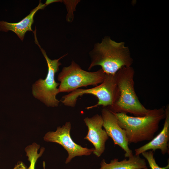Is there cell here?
I'll use <instances>...</instances> for the list:
<instances>
[{
  "mask_svg": "<svg viewBox=\"0 0 169 169\" xmlns=\"http://www.w3.org/2000/svg\"><path fill=\"white\" fill-rule=\"evenodd\" d=\"M113 113L120 126L125 130L129 143L151 141L158 131L160 122L165 117L163 107L150 110L148 114L142 116Z\"/></svg>",
  "mask_w": 169,
  "mask_h": 169,
  "instance_id": "7a4b0ae2",
  "label": "cell"
},
{
  "mask_svg": "<svg viewBox=\"0 0 169 169\" xmlns=\"http://www.w3.org/2000/svg\"><path fill=\"white\" fill-rule=\"evenodd\" d=\"M46 6L39 1L38 5L32 10L30 13L20 21L16 23H10L4 21H0V30L7 32L11 31L15 33L22 41L25 34L28 31H33L32 25L33 22V17L35 13L39 9H43Z\"/></svg>",
  "mask_w": 169,
  "mask_h": 169,
  "instance_id": "8fae6325",
  "label": "cell"
},
{
  "mask_svg": "<svg viewBox=\"0 0 169 169\" xmlns=\"http://www.w3.org/2000/svg\"><path fill=\"white\" fill-rule=\"evenodd\" d=\"M135 71L131 66L124 67L116 73L117 83L120 92L119 97L112 105L107 107L114 113H128L136 116H142L149 113L141 103L136 93L134 77Z\"/></svg>",
  "mask_w": 169,
  "mask_h": 169,
  "instance_id": "3957f363",
  "label": "cell"
},
{
  "mask_svg": "<svg viewBox=\"0 0 169 169\" xmlns=\"http://www.w3.org/2000/svg\"><path fill=\"white\" fill-rule=\"evenodd\" d=\"M89 54L91 62L88 70L100 66L106 74H115L123 67L131 66L133 62L124 42H116L109 36L104 37L100 43L95 44Z\"/></svg>",
  "mask_w": 169,
  "mask_h": 169,
  "instance_id": "6da1fadb",
  "label": "cell"
},
{
  "mask_svg": "<svg viewBox=\"0 0 169 169\" xmlns=\"http://www.w3.org/2000/svg\"><path fill=\"white\" fill-rule=\"evenodd\" d=\"M35 43L40 48L41 52L46 61L48 65V73L44 79H40L32 85V93L33 96L39 100L48 107H55L58 106L60 100L56 98L59 93L58 86L59 85L55 80V74L59 70V66L61 63L60 59L67 55L66 54L57 59L52 60L48 56L46 53L40 45L34 33Z\"/></svg>",
  "mask_w": 169,
  "mask_h": 169,
  "instance_id": "5b68a950",
  "label": "cell"
},
{
  "mask_svg": "<svg viewBox=\"0 0 169 169\" xmlns=\"http://www.w3.org/2000/svg\"><path fill=\"white\" fill-rule=\"evenodd\" d=\"M84 94L93 95L98 99L96 104L85 108L87 110L100 105L103 107L112 105L118 100L120 95L115 74H106L104 81L100 84L91 88L75 90L62 96L60 101L65 106L74 107L79 97Z\"/></svg>",
  "mask_w": 169,
  "mask_h": 169,
  "instance_id": "277c9868",
  "label": "cell"
},
{
  "mask_svg": "<svg viewBox=\"0 0 169 169\" xmlns=\"http://www.w3.org/2000/svg\"><path fill=\"white\" fill-rule=\"evenodd\" d=\"M71 128L70 122H67L62 127H58L55 131L47 133L44 137L45 141L57 143L67 151L68 156L65 162L66 164L70 162L75 156L90 155L94 150V148L83 147L74 141L70 135Z\"/></svg>",
  "mask_w": 169,
  "mask_h": 169,
  "instance_id": "52a82bcc",
  "label": "cell"
},
{
  "mask_svg": "<svg viewBox=\"0 0 169 169\" xmlns=\"http://www.w3.org/2000/svg\"><path fill=\"white\" fill-rule=\"evenodd\" d=\"M60 1H61V0H47L45 2V3H44L45 5L46 6L48 5L51 3L55 2H60Z\"/></svg>",
  "mask_w": 169,
  "mask_h": 169,
  "instance_id": "2e32d148",
  "label": "cell"
},
{
  "mask_svg": "<svg viewBox=\"0 0 169 169\" xmlns=\"http://www.w3.org/2000/svg\"><path fill=\"white\" fill-rule=\"evenodd\" d=\"M99 169H101V168H99Z\"/></svg>",
  "mask_w": 169,
  "mask_h": 169,
  "instance_id": "e0dca14e",
  "label": "cell"
},
{
  "mask_svg": "<svg viewBox=\"0 0 169 169\" xmlns=\"http://www.w3.org/2000/svg\"><path fill=\"white\" fill-rule=\"evenodd\" d=\"M147 160L151 169H168L169 168V163L166 166L161 167L156 162L154 156V151L149 150L143 152L141 154Z\"/></svg>",
  "mask_w": 169,
  "mask_h": 169,
  "instance_id": "5bb4252c",
  "label": "cell"
},
{
  "mask_svg": "<svg viewBox=\"0 0 169 169\" xmlns=\"http://www.w3.org/2000/svg\"><path fill=\"white\" fill-rule=\"evenodd\" d=\"M40 147L39 145L33 143L25 148L26 156L28 157V160L30 163L28 169H35V164L38 159L42 155L44 151V148L42 147L38 153V151Z\"/></svg>",
  "mask_w": 169,
  "mask_h": 169,
  "instance_id": "4fadbf2b",
  "label": "cell"
},
{
  "mask_svg": "<svg viewBox=\"0 0 169 169\" xmlns=\"http://www.w3.org/2000/svg\"><path fill=\"white\" fill-rule=\"evenodd\" d=\"M27 166L22 162H18L13 169H28Z\"/></svg>",
  "mask_w": 169,
  "mask_h": 169,
  "instance_id": "9a60e30c",
  "label": "cell"
},
{
  "mask_svg": "<svg viewBox=\"0 0 169 169\" xmlns=\"http://www.w3.org/2000/svg\"><path fill=\"white\" fill-rule=\"evenodd\" d=\"M106 74L101 69L92 72L84 70L72 61L69 65L64 67L58 75V80L60 82L59 93H70L88 85L96 86L103 82Z\"/></svg>",
  "mask_w": 169,
  "mask_h": 169,
  "instance_id": "8992f818",
  "label": "cell"
},
{
  "mask_svg": "<svg viewBox=\"0 0 169 169\" xmlns=\"http://www.w3.org/2000/svg\"><path fill=\"white\" fill-rule=\"evenodd\" d=\"M165 117L163 128L155 137L148 143L135 150V155H140L144 152L157 149L161 150L162 154L169 153V106L165 108Z\"/></svg>",
  "mask_w": 169,
  "mask_h": 169,
  "instance_id": "30bf717a",
  "label": "cell"
},
{
  "mask_svg": "<svg viewBox=\"0 0 169 169\" xmlns=\"http://www.w3.org/2000/svg\"><path fill=\"white\" fill-rule=\"evenodd\" d=\"M128 159H125L119 161L117 158L111 160L107 163L103 159L100 163L101 169H148L144 159L140 155H133Z\"/></svg>",
  "mask_w": 169,
  "mask_h": 169,
  "instance_id": "7c38bea8",
  "label": "cell"
},
{
  "mask_svg": "<svg viewBox=\"0 0 169 169\" xmlns=\"http://www.w3.org/2000/svg\"><path fill=\"white\" fill-rule=\"evenodd\" d=\"M88 128L87 135L84 137L94 146V154L100 156L105 149V144L109 139L106 131L102 129L103 120L101 115L96 114L90 118L86 117L84 119Z\"/></svg>",
  "mask_w": 169,
  "mask_h": 169,
  "instance_id": "9c48e42d",
  "label": "cell"
},
{
  "mask_svg": "<svg viewBox=\"0 0 169 169\" xmlns=\"http://www.w3.org/2000/svg\"><path fill=\"white\" fill-rule=\"evenodd\" d=\"M101 115L103 120V126L114 144L119 146L124 151L125 157L133 155L132 151L128 146L125 131L120 126L113 113L107 107H104L101 110Z\"/></svg>",
  "mask_w": 169,
  "mask_h": 169,
  "instance_id": "ba28073f",
  "label": "cell"
}]
</instances>
